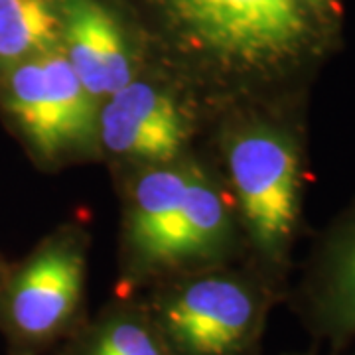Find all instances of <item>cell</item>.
<instances>
[{
    "instance_id": "6da1fadb",
    "label": "cell",
    "mask_w": 355,
    "mask_h": 355,
    "mask_svg": "<svg viewBox=\"0 0 355 355\" xmlns=\"http://www.w3.org/2000/svg\"><path fill=\"white\" fill-rule=\"evenodd\" d=\"M121 279L127 294L229 265L239 221L223 178L191 156L137 166L123 196Z\"/></svg>"
},
{
    "instance_id": "7a4b0ae2",
    "label": "cell",
    "mask_w": 355,
    "mask_h": 355,
    "mask_svg": "<svg viewBox=\"0 0 355 355\" xmlns=\"http://www.w3.org/2000/svg\"><path fill=\"white\" fill-rule=\"evenodd\" d=\"M172 355H254L270 291L229 265L158 282L137 294Z\"/></svg>"
},
{
    "instance_id": "3957f363",
    "label": "cell",
    "mask_w": 355,
    "mask_h": 355,
    "mask_svg": "<svg viewBox=\"0 0 355 355\" xmlns=\"http://www.w3.org/2000/svg\"><path fill=\"white\" fill-rule=\"evenodd\" d=\"M87 235L62 225L18 263L0 288V336L8 355H48L87 318Z\"/></svg>"
},
{
    "instance_id": "277c9868",
    "label": "cell",
    "mask_w": 355,
    "mask_h": 355,
    "mask_svg": "<svg viewBox=\"0 0 355 355\" xmlns=\"http://www.w3.org/2000/svg\"><path fill=\"white\" fill-rule=\"evenodd\" d=\"M97 109L62 48L0 69V119L42 168L97 150Z\"/></svg>"
},
{
    "instance_id": "5b68a950",
    "label": "cell",
    "mask_w": 355,
    "mask_h": 355,
    "mask_svg": "<svg viewBox=\"0 0 355 355\" xmlns=\"http://www.w3.org/2000/svg\"><path fill=\"white\" fill-rule=\"evenodd\" d=\"M225 186L257 254L277 265L288 249L300 203V156L280 128L247 121L221 135Z\"/></svg>"
},
{
    "instance_id": "8992f818",
    "label": "cell",
    "mask_w": 355,
    "mask_h": 355,
    "mask_svg": "<svg viewBox=\"0 0 355 355\" xmlns=\"http://www.w3.org/2000/svg\"><path fill=\"white\" fill-rule=\"evenodd\" d=\"M193 116L168 85L135 77L99 103L97 150L123 164H166L188 154Z\"/></svg>"
},
{
    "instance_id": "52a82bcc",
    "label": "cell",
    "mask_w": 355,
    "mask_h": 355,
    "mask_svg": "<svg viewBox=\"0 0 355 355\" xmlns=\"http://www.w3.org/2000/svg\"><path fill=\"white\" fill-rule=\"evenodd\" d=\"M178 30L225 69L259 71L291 58L304 38L268 0H164Z\"/></svg>"
},
{
    "instance_id": "ba28073f",
    "label": "cell",
    "mask_w": 355,
    "mask_h": 355,
    "mask_svg": "<svg viewBox=\"0 0 355 355\" xmlns=\"http://www.w3.org/2000/svg\"><path fill=\"white\" fill-rule=\"evenodd\" d=\"M60 48L97 103L140 76L127 26L105 0H62Z\"/></svg>"
},
{
    "instance_id": "9c48e42d",
    "label": "cell",
    "mask_w": 355,
    "mask_h": 355,
    "mask_svg": "<svg viewBox=\"0 0 355 355\" xmlns=\"http://www.w3.org/2000/svg\"><path fill=\"white\" fill-rule=\"evenodd\" d=\"M53 355H172L137 294H121L103 306Z\"/></svg>"
},
{
    "instance_id": "30bf717a",
    "label": "cell",
    "mask_w": 355,
    "mask_h": 355,
    "mask_svg": "<svg viewBox=\"0 0 355 355\" xmlns=\"http://www.w3.org/2000/svg\"><path fill=\"white\" fill-rule=\"evenodd\" d=\"M62 44V0H0V69Z\"/></svg>"
},
{
    "instance_id": "8fae6325",
    "label": "cell",
    "mask_w": 355,
    "mask_h": 355,
    "mask_svg": "<svg viewBox=\"0 0 355 355\" xmlns=\"http://www.w3.org/2000/svg\"><path fill=\"white\" fill-rule=\"evenodd\" d=\"M316 318L336 336L355 331V233L338 257L316 294Z\"/></svg>"
},
{
    "instance_id": "7c38bea8",
    "label": "cell",
    "mask_w": 355,
    "mask_h": 355,
    "mask_svg": "<svg viewBox=\"0 0 355 355\" xmlns=\"http://www.w3.org/2000/svg\"><path fill=\"white\" fill-rule=\"evenodd\" d=\"M270 8L294 34L306 38V10L300 0H268Z\"/></svg>"
},
{
    "instance_id": "4fadbf2b",
    "label": "cell",
    "mask_w": 355,
    "mask_h": 355,
    "mask_svg": "<svg viewBox=\"0 0 355 355\" xmlns=\"http://www.w3.org/2000/svg\"><path fill=\"white\" fill-rule=\"evenodd\" d=\"M300 4L304 6L306 12L314 14V16H328L338 8V0H300Z\"/></svg>"
},
{
    "instance_id": "5bb4252c",
    "label": "cell",
    "mask_w": 355,
    "mask_h": 355,
    "mask_svg": "<svg viewBox=\"0 0 355 355\" xmlns=\"http://www.w3.org/2000/svg\"><path fill=\"white\" fill-rule=\"evenodd\" d=\"M6 270H8V263H6V259H4L2 253H0V288H2L4 277H6Z\"/></svg>"
}]
</instances>
